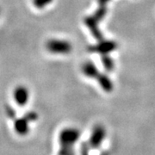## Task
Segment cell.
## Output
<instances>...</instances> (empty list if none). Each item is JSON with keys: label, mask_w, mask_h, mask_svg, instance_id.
<instances>
[{"label": "cell", "mask_w": 155, "mask_h": 155, "mask_svg": "<svg viewBox=\"0 0 155 155\" xmlns=\"http://www.w3.org/2000/svg\"><path fill=\"white\" fill-rule=\"evenodd\" d=\"M80 136V132L74 127L63 128L59 134L58 155H75L74 147Z\"/></svg>", "instance_id": "6da1fadb"}, {"label": "cell", "mask_w": 155, "mask_h": 155, "mask_svg": "<svg viewBox=\"0 0 155 155\" xmlns=\"http://www.w3.org/2000/svg\"><path fill=\"white\" fill-rule=\"evenodd\" d=\"M47 49L54 54H67L72 51V45L67 41L52 39L47 42Z\"/></svg>", "instance_id": "7a4b0ae2"}, {"label": "cell", "mask_w": 155, "mask_h": 155, "mask_svg": "<svg viewBox=\"0 0 155 155\" xmlns=\"http://www.w3.org/2000/svg\"><path fill=\"white\" fill-rule=\"evenodd\" d=\"M105 129L104 127L101 125H97L94 127L92 129V132L91 134L90 140H89V144L91 147L92 148H97L102 145L103 141L105 138Z\"/></svg>", "instance_id": "3957f363"}, {"label": "cell", "mask_w": 155, "mask_h": 155, "mask_svg": "<svg viewBox=\"0 0 155 155\" xmlns=\"http://www.w3.org/2000/svg\"><path fill=\"white\" fill-rule=\"evenodd\" d=\"M14 100L19 106H24L28 101V91L25 86H17L14 91Z\"/></svg>", "instance_id": "277c9868"}, {"label": "cell", "mask_w": 155, "mask_h": 155, "mask_svg": "<svg viewBox=\"0 0 155 155\" xmlns=\"http://www.w3.org/2000/svg\"><path fill=\"white\" fill-rule=\"evenodd\" d=\"M116 43L115 41H101L97 46H95L93 48H91V50L92 52H97L100 53L101 54H107L110 52L116 49Z\"/></svg>", "instance_id": "5b68a950"}, {"label": "cell", "mask_w": 155, "mask_h": 155, "mask_svg": "<svg viewBox=\"0 0 155 155\" xmlns=\"http://www.w3.org/2000/svg\"><path fill=\"white\" fill-rule=\"evenodd\" d=\"M28 122L30 121H28L26 116L17 119L14 123V128L16 133L18 134L19 135H26L29 131Z\"/></svg>", "instance_id": "8992f818"}, {"label": "cell", "mask_w": 155, "mask_h": 155, "mask_svg": "<svg viewBox=\"0 0 155 155\" xmlns=\"http://www.w3.org/2000/svg\"><path fill=\"white\" fill-rule=\"evenodd\" d=\"M85 24L91 29V33L93 34L95 38L97 39V40H102L103 36H102V34H101L99 29L97 28V21L95 19L94 17H91L86 18L85 19Z\"/></svg>", "instance_id": "52a82bcc"}, {"label": "cell", "mask_w": 155, "mask_h": 155, "mask_svg": "<svg viewBox=\"0 0 155 155\" xmlns=\"http://www.w3.org/2000/svg\"><path fill=\"white\" fill-rule=\"evenodd\" d=\"M82 71H83L84 74L88 78H97L99 74L96 66L90 61L85 62L84 64L83 67H82Z\"/></svg>", "instance_id": "ba28073f"}, {"label": "cell", "mask_w": 155, "mask_h": 155, "mask_svg": "<svg viewBox=\"0 0 155 155\" xmlns=\"http://www.w3.org/2000/svg\"><path fill=\"white\" fill-rule=\"evenodd\" d=\"M97 78V80H98L99 84L103 88V90L107 92H110L113 89V84H112L110 79L104 74H98V76Z\"/></svg>", "instance_id": "9c48e42d"}, {"label": "cell", "mask_w": 155, "mask_h": 155, "mask_svg": "<svg viewBox=\"0 0 155 155\" xmlns=\"http://www.w3.org/2000/svg\"><path fill=\"white\" fill-rule=\"evenodd\" d=\"M102 61H103L104 67H105L107 71H111L113 69V67H114L113 61L109 56H107V54H104L103 58H102Z\"/></svg>", "instance_id": "30bf717a"}, {"label": "cell", "mask_w": 155, "mask_h": 155, "mask_svg": "<svg viewBox=\"0 0 155 155\" xmlns=\"http://www.w3.org/2000/svg\"><path fill=\"white\" fill-rule=\"evenodd\" d=\"M51 2H52V0H34V5H35L36 8L42 9L45 6L49 5Z\"/></svg>", "instance_id": "8fae6325"}, {"label": "cell", "mask_w": 155, "mask_h": 155, "mask_svg": "<svg viewBox=\"0 0 155 155\" xmlns=\"http://www.w3.org/2000/svg\"><path fill=\"white\" fill-rule=\"evenodd\" d=\"M98 2H99V4L101 5L104 6L105 5V4L107 2H109V0H98Z\"/></svg>", "instance_id": "7c38bea8"}]
</instances>
